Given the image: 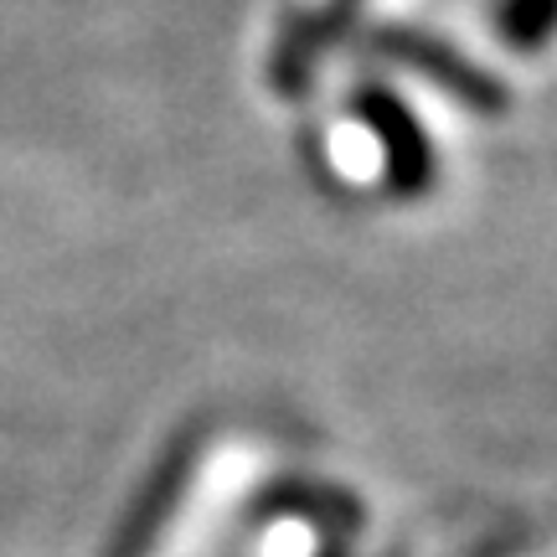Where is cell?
Listing matches in <instances>:
<instances>
[{
    "label": "cell",
    "instance_id": "1",
    "mask_svg": "<svg viewBox=\"0 0 557 557\" xmlns=\"http://www.w3.org/2000/svg\"><path fill=\"white\" fill-rule=\"evenodd\" d=\"M372 52L382 62H393L403 73H413V78L434 83L438 94H449L459 109H470V114H485V120H496L506 114V88L500 78H491L485 67L465 58L459 47H449L444 37H429V32H418V26H382L377 37H372Z\"/></svg>",
    "mask_w": 557,
    "mask_h": 557
},
{
    "label": "cell",
    "instance_id": "2",
    "mask_svg": "<svg viewBox=\"0 0 557 557\" xmlns=\"http://www.w3.org/2000/svg\"><path fill=\"white\" fill-rule=\"evenodd\" d=\"M351 114L377 135L393 191L398 197H423L438 176V156H434V145H429V135H423V124L408 114V103L393 88H382V83H361L357 94H351Z\"/></svg>",
    "mask_w": 557,
    "mask_h": 557
},
{
    "label": "cell",
    "instance_id": "3",
    "mask_svg": "<svg viewBox=\"0 0 557 557\" xmlns=\"http://www.w3.org/2000/svg\"><path fill=\"white\" fill-rule=\"evenodd\" d=\"M361 5H367V0H325L320 11L295 16L278 32L274 52H269V78H274L278 94L295 99V94H305V88L315 83L325 52H331L336 41H346V32H351L361 16Z\"/></svg>",
    "mask_w": 557,
    "mask_h": 557
},
{
    "label": "cell",
    "instance_id": "4",
    "mask_svg": "<svg viewBox=\"0 0 557 557\" xmlns=\"http://www.w3.org/2000/svg\"><path fill=\"white\" fill-rule=\"evenodd\" d=\"M496 32L517 52H537L542 41L557 37V0H500Z\"/></svg>",
    "mask_w": 557,
    "mask_h": 557
}]
</instances>
